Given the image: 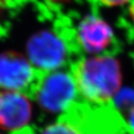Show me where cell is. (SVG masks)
<instances>
[{
	"label": "cell",
	"mask_w": 134,
	"mask_h": 134,
	"mask_svg": "<svg viewBox=\"0 0 134 134\" xmlns=\"http://www.w3.org/2000/svg\"><path fill=\"white\" fill-rule=\"evenodd\" d=\"M81 134H123L126 124L111 103L104 104L76 101L62 115Z\"/></svg>",
	"instance_id": "obj_2"
},
{
	"label": "cell",
	"mask_w": 134,
	"mask_h": 134,
	"mask_svg": "<svg viewBox=\"0 0 134 134\" xmlns=\"http://www.w3.org/2000/svg\"><path fill=\"white\" fill-rule=\"evenodd\" d=\"M69 45L49 31H42L31 37L27 44L29 60L43 71H56L66 62Z\"/></svg>",
	"instance_id": "obj_5"
},
{
	"label": "cell",
	"mask_w": 134,
	"mask_h": 134,
	"mask_svg": "<svg viewBox=\"0 0 134 134\" xmlns=\"http://www.w3.org/2000/svg\"><path fill=\"white\" fill-rule=\"evenodd\" d=\"M31 105L28 97L12 91L0 92V127L6 131H18L31 120Z\"/></svg>",
	"instance_id": "obj_7"
},
{
	"label": "cell",
	"mask_w": 134,
	"mask_h": 134,
	"mask_svg": "<svg viewBox=\"0 0 134 134\" xmlns=\"http://www.w3.org/2000/svg\"><path fill=\"white\" fill-rule=\"evenodd\" d=\"M42 134H81V132L71 122L61 116L57 122L45 128Z\"/></svg>",
	"instance_id": "obj_8"
},
{
	"label": "cell",
	"mask_w": 134,
	"mask_h": 134,
	"mask_svg": "<svg viewBox=\"0 0 134 134\" xmlns=\"http://www.w3.org/2000/svg\"><path fill=\"white\" fill-rule=\"evenodd\" d=\"M131 13H132V16L134 18V2L132 5V7H131Z\"/></svg>",
	"instance_id": "obj_12"
},
{
	"label": "cell",
	"mask_w": 134,
	"mask_h": 134,
	"mask_svg": "<svg viewBox=\"0 0 134 134\" xmlns=\"http://www.w3.org/2000/svg\"><path fill=\"white\" fill-rule=\"evenodd\" d=\"M53 2H65L67 0H52Z\"/></svg>",
	"instance_id": "obj_13"
},
{
	"label": "cell",
	"mask_w": 134,
	"mask_h": 134,
	"mask_svg": "<svg viewBox=\"0 0 134 134\" xmlns=\"http://www.w3.org/2000/svg\"><path fill=\"white\" fill-rule=\"evenodd\" d=\"M21 53L7 51L0 54V87L33 98L43 74Z\"/></svg>",
	"instance_id": "obj_4"
},
{
	"label": "cell",
	"mask_w": 134,
	"mask_h": 134,
	"mask_svg": "<svg viewBox=\"0 0 134 134\" xmlns=\"http://www.w3.org/2000/svg\"><path fill=\"white\" fill-rule=\"evenodd\" d=\"M79 97L77 85L71 72L63 71H44L33 98L44 111L65 112Z\"/></svg>",
	"instance_id": "obj_3"
},
{
	"label": "cell",
	"mask_w": 134,
	"mask_h": 134,
	"mask_svg": "<svg viewBox=\"0 0 134 134\" xmlns=\"http://www.w3.org/2000/svg\"><path fill=\"white\" fill-rule=\"evenodd\" d=\"M104 4L108 5V6H114V5L124 4L127 3L129 0H100Z\"/></svg>",
	"instance_id": "obj_11"
},
{
	"label": "cell",
	"mask_w": 134,
	"mask_h": 134,
	"mask_svg": "<svg viewBox=\"0 0 134 134\" xmlns=\"http://www.w3.org/2000/svg\"><path fill=\"white\" fill-rule=\"evenodd\" d=\"M125 124H126L127 132L131 134H134V109L127 113V119Z\"/></svg>",
	"instance_id": "obj_10"
},
{
	"label": "cell",
	"mask_w": 134,
	"mask_h": 134,
	"mask_svg": "<svg viewBox=\"0 0 134 134\" xmlns=\"http://www.w3.org/2000/svg\"><path fill=\"white\" fill-rule=\"evenodd\" d=\"M79 96L91 104H109L121 85L119 63L111 56L81 58L71 67Z\"/></svg>",
	"instance_id": "obj_1"
},
{
	"label": "cell",
	"mask_w": 134,
	"mask_h": 134,
	"mask_svg": "<svg viewBox=\"0 0 134 134\" xmlns=\"http://www.w3.org/2000/svg\"><path fill=\"white\" fill-rule=\"evenodd\" d=\"M114 36L111 28L96 16H87L77 27L76 47L91 54H101L113 44Z\"/></svg>",
	"instance_id": "obj_6"
},
{
	"label": "cell",
	"mask_w": 134,
	"mask_h": 134,
	"mask_svg": "<svg viewBox=\"0 0 134 134\" xmlns=\"http://www.w3.org/2000/svg\"><path fill=\"white\" fill-rule=\"evenodd\" d=\"M116 98V105L120 110L125 111L128 113L130 111L134 109V92H121L115 96Z\"/></svg>",
	"instance_id": "obj_9"
}]
</instances>
